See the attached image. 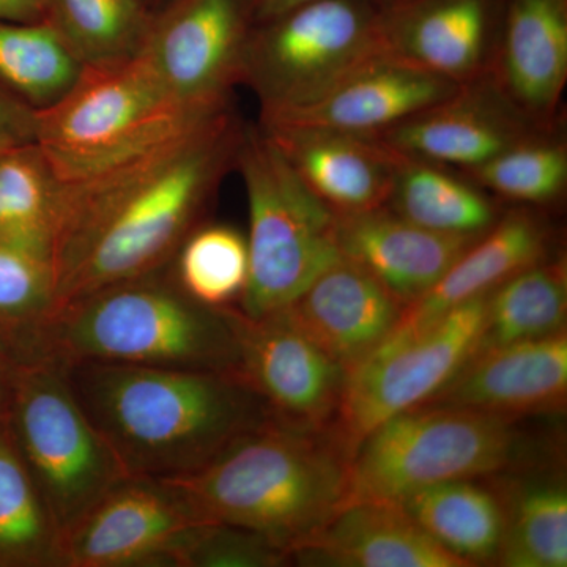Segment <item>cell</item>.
<instances>
[{
	"label": "cell",
	"mask_w": 567,
	"mask_h": 567,
	"mask_svg": "<svg viewBox=\"0 0 567 567\" xmlns=\"http://www.w3.org/2000/svg\"><path fill=\"white\" fill-rule=\"evenodd\" d=\"M404 308L374 276L341 257L281 312L347 374L385 341Z\"/></svg>",
	"instance_id": "d6986e66"
},
{
	"label": "cell",
	"mask_w": 567,
	"mask_h": 567,
	"mask_svg": "<svg viewBox=\"0 0 567 567\" xmlns=\"http://www.w3.org/2000/svg\"><path fill=\"white\" fill-rule=\"evenodd\" d=\"M62 368L128 475H192L271 417L267 405L226 372L96 361Z\"/></svg>",
	"instance_id": "7a4b0ae2"
},
{
	"label": "cell",
	"mask_w": 567,
	"mask_h": 567,
	"mask_svg": "<svg viewBox=\"0 0 567 567\" xmlns=\"http://www.w3.org/2000/svg\"><path fill=\"white\" fill-rule=\"evenodd\" d=\"M488 80L533 125L559 128L567 84V0H502Z\"/></svg>",
	"instance_id": "9a60e30c"
},
{
	"label": "cell",
	"mask_w": 567,
	"mask_h": 567,
	"mask_svg": "<svg viewBox=\"0 0 567 567\" xmlns=\"http://www.w3.org/2000/svg\"><path fill=\"white\" fill-rule=\"evenodd\" d=\"M385 207L425 229L466 237L486 233L503 212L461 171L401 153Z\"/></svg>",
	"instance_id": "d4e9b609"
},
{
	"label": "cell",
	"mask_w": 567,
	"mask_h": 567,
	"mask_svg": "<svg viewBox=\"0 0 567 567\" xmlns=\"http://www.w3.org/2000/svg\"><path fill=\"white\" fill-rule=\"evenodd\" d=\"M35 360L200 369L234 374L229 311L208 308L162 270L111 284L55 309L35 336Z\"/></svg>",
	"instance_id": "277c9868"
},
{
	"label": "cell",
	"mask_w": 567,
	"mask_h": 567,
	"mask_svg": "<svg viewBox=\"0 0 567 567\" xmlns=\"http://www.w3.org/2000/svg\"><path fill=\"white\" fill-rule=\"evenodd\" d=\"M505 503V536L496 561L506 567H566L565 484L536 481Z\"/></svg>",
	"instance_id": "d6a6232c"
},
{
	"label": "cell",
	"mask_w": 567,
	"mask_h": 567,
	"mask_svg": "<svg viewBox=\"0 0 567 567\" xmlns=\"http://www.w3.org/2000/svg\"><path fill=\"white\" fill-rule=\"evenodd\" d=\"M164 2H167V0H147L148 6H151L153 10L162 7Z\"/></svg>",
	"instance_id": "ab89813d"
},
{
	"label": "cell",
	"mask_w": 567,
	"mask_h": 567,
	"mask_svg": "<svg viewBox=\"0 0 567 567\" xmlns=\"http://www.w3.org/2000/svg\"><path fill=\"white\" fill-rule=\"evenodd\" d=\"M306 2H312V0H254V21L259 24V22L270 20L276 14ZM375 2L386 3L391 0H375Z\"/></svg>",
	"instance_id": "f35d334b"
},
{
	"label": "cell",
	"mask_w": 567,
	"mask_h": 567,
	"mask_svg": "<svg viewBox=\"0 0 567 567\" xmlns=\"http://www.w3.org/2000/svg\"><path fill=\"white\" fill-rule=\"evenodd\" d=\"M567 260L555 252L529 265L486 297V319L476 350L546 338L566 330Z\"/></svg>",
	"instance_id": "4316f807"
},
{
	"label": "cell",
	"mask_w": 567,
	"mask_h": 567,
	"mask_svg": "<svg viewBox=\"0 0 567 567\" xmlns=\"http://www.w3.org/2000/svg\"><path fill=\"white\" fill-rule=\"evenodd\" d=\"M292 558L342 567H468L432 539L398 503L344 505Z\"/></svg>",
	"instance_id": "7402d4cb"
},
{
	"label": "cell",
	"mask_w": 567,
	"mask_h": 567,
	"mask_svg": "<svg viewBox=\"0 0 567 567\" xmlns=\"http://www.w3.org/2000/svg\"><path fill=\"white\" fill-rule=\"evenodd\" d=\"M196 517L174 484L128 475L63 535L62 567L173 566Z\"/></svg>",
	"instance_id": "4fadbf2b"
},
{
	"label": "cell",
	"mask_w": 567,
	"mask_h": 567,
	"mask_svg": "<svg viewBox=\"0 0 567 567\" xmlns=\"http://www.w3.org/2000/svg\"><path fill=\"white\" fill-rule=\"evenodd\" d=\"M147 0H48V18L84 66L132 61L147 40Z\"/></svg>",
	"instance_id": "f546056e"
},
{
	"label": "cell",
	"mask_w": 567,
	"mask_h": 567,
	"mask_svg": "<svg viewBox=\"0 0 567 567\" xmlns=\"http://www.w3.org/2000/svg\"><path fill=\"white\" fill-rule=\"evenodd\" d=\"M486 297L424 323H398L391 334L346 374L328 434L352 458L358 445L399 413L427 404L480 346Z\"/></svg>",
	"instance_id": "30bf717a"
},
{
	"label": "cell",
	"mask_w": 567,
	"mask_h": 567,
	"mask_svg": "<svg viewBox=\"0 0 567 567\" xmlns=\"http://www.w3.org/2000/svg\"><path fill=\"white\" fill-rule=\"evenodd\" d=\"M37 141V111L0 89V148Z\"/></svg>",
	"instance_id": "d590c367"
},
{
	"label": "cell",
	"mask_w": 567,
	"mask_h": 567,
	"mask_svg": "<svg viewBox=\"0 0 567 567\" xmlns=\"http://www.w3.org/2000/svg\"><path fill=\"white\" fill-rule=\"evenodd\" d=\"M47 18L48 0H0V20L39 22Z\"/></svg>",
	"instance_id": "74e56055"
},
{
	"label": "cell",
	"mask_w": 567,
	"mask_h": 567,
	"mask_svg": "<svg viewBox=\"0 0 567 567\" xmlns=\"http://www.w3.org/2000/svg\"><path fill=\"white\" fill-rule=\"evenodd\" d=\"M257 125L336 216L385 207L399 153L382 141L309 126Z\"/></svg>",
	"instance_id": "ffe728a7"
},
{
	"label": "cell",
	"mask_w": 567,
	"mask_h": 567,
	"mask_svg": "<svg viewBox=\"0 0 567 567\" xmlns=\"http://www.w3.org/2000/svg\"><path fill=\"white\" fill-rule=\"evenodd\" d=\"M398 505L466 566L496 561L506 528V503L477 480L432 484Z\"/></svg>",
	"instance_id": "cb8c5ba5"
},
{
	"label": "cell",
	"mask_w": 567,
	"mask_h": 567,
	"mask_svg": "<svg viewBox=\"0 0 567 567\" xmlns=\"http://www.w3.org/2000/svg\"><path fill=\"white\" fill-rule=\"evenodd\" d=\"M502 0H391L388 54L435 76L466 84L487 76Z\"/></svg>",
	"instance_id": "e0dca14e"
},
{
	"label": "cell",
	"mask_w": 567,
	"mask_h": 567,
	"mask_svg": "<svg viewBox=\"0 0 567 567\" xmlns=\"http://www.w3.org/2000/svg\"><path fill=\"white\" fill-rule=\"evenodd\" d=\"M84 65L50 21L0 20V89L35 111L52 106Z\"/></svg>",
	"instance_id": "f1b7e54d"
},
{
	"label": "cell",
	"mask_w": 567,
	"mask_h": 567,
	"mask_svg": "<svg viewBox=\"0 0 567 567\" xmlns=\"http://www.w3.org/2000/svg\"><path fill=\"white\" fill-rule=\"evenodd\" d=\"M254 0H167L153 10L140 58L175 103L216 112L241 85Z\"/></svg>",
	"instance_id": "8fae6325"
},
{
	"label": "cell",
	"mask_w": 567,
	"mask_h": 567,
	"mask_svg": "<svg viewBox=\"0 0 567 567\" xmlns=\"http://www.w3.org/2000/svg\"><path fill=\"white\" fill-rule=\"evenodd\" d=\"M554 230L540 208L513 205L480 235L439 282L406 305L398 323H424L484 297L529 265L555 254Z\"/></svg>",
	"instance_id": "603a6c76"
},
{
	"label": "cell",
	"mask_w": 567,
	"mask_h": 567,
	"mask_svg": "<svg viewBox=\"0 0 567 567\" xmlns=\"http://www.w3.org/2000/svg\"><path fill=\"white\" fill-rule=\"evenodd\" d=\"M171 268L194 300L213 309L233 308L248 286L246 235L227 224L203 223L183 241Z\"/></svg>",
	"instance_id": "1f68e13d"
},
{
	"label": "cell",
	"mask_w": 567,
	"mask_h": 567,
	"mask_svg": "<svg viewBox=\"0 0 567 567\" xmlns=\"http://www.w3.org/2000/svg\"><path fill=\"white\" fill-rule=\"evenodd\" d=\"M52 308L51 265L0 245V342L22 364L35 361V336Z\"/></svg>",
	"instance_id": "836d02e7"
},
{
	"label": "cell",
	"mask_w": 567,
	"mask_h": 567,
	"mask_svg": "<svg viewBox=\"0 0 567 567\" xmlns=\"http://www.w3.org/2000/svg\"><path fill=\"white\" fill-rule=\"evenodd\" d=\"M349 462L328 432L271 416L203 468L166 481L199 520L248 529L292 558L342 506Z\"/></svg>",
	"instance_id": "3957f363"
},
{
	"label": "cell",
	"mask_w": 567,
	"mask_h": 567,
	"mask_svg": "<svg viewBox=\"0 0 567 567\" xmlns=\"http://www.w3.org/2000/svg\"><path fill=\"white\" fill-rule=\"evenodd\" d=\"M227 311L235 336V379L276 420L328 432L341 401L346 369L281 311L264 317L245 316L235 306Z\"/></svg>",
	"instance_id": "7c38bea8"
},
{
	"label": "cell",
	"mask_w": 567,
	"mask_h": 567,
	"mask_svg": "<svg viewBox=\"0 0 567 567\" xmlns=\"http://www.w3.org/2000/svg\"><path fill=\"white\" fill-rule=\"evenodd\" d=\"M62 188L37 142L0 148V245L50 262Z\"/></svg>",
	"instance_id": "484cf974"
},
{
	"label": "cell",
	"mask_w": 567,
	"mask_h": 567,
	"mask_svg": "<svg viewBox=\"0 0 567 567\" xmlns=\"http://www.w3.org/2000/svg\"><path fill=\"white\" fill-rule=\"evenodd\" d=\"M539 132L547 130L527 121L484 76L374 137L410 158L465 171Z\"/></svg>",
	"instance_id": "5bb4252c"
},
{
	"label": "cell",
	"mask_w": 567,
	"mask_h": 567,
	"mask_svg": "<svg viewBox=\"0 0 567 567\" xmlns=\"http://www.w3.org/2000/svg\"><path fill=\"white\" fill-rule=\"evenodd\" d=\"M245 125L230 106L147 151L63 182L50 256L51 312L173 262L235 169Z\"/></svg>",
	"instance_id": "6da1fadb"
},
{
	"label": "cell",
	"mask_w": 567,
	"mask_h": 567,
	"mask_svg": "<svg viewBox=\"0 0 567 567\" xmlns=\"http://www.w3.org/2000/svg\"><path fill=\"white\" fill-rule=\"evenodd\" d=\"M21 365V361L0 342V420L10 415Z\"/></svg>",
	"instance_id": "8d00e7d4"
},
{
	"label": "cell",
	"mask_w": 567,
	"mask_h": 567,
	"mask_svg": "<svg viewBox=\"0 0 567 567\" xmlns=\"http://www.w3.org/2000/svg\"><path fill=\"white\" fill-rule=\"evenodd\" d=\"M514 421L454 405L425 404L399 413L354 450L342 506L399 503L432 484L503 472L520 445Z\"/></svg>",
	"instance_id": "8992f818"
},
{
	"label": "cell",
	"mask_w": 567,
	"mask_h": 567,
	"mask_svg": "<svg viewBox=\"0 0 567 567\" xmlns=\"http://www.w3.org/2000/svg\"><path fill=\"white\" fill-rule=\"evenodd\" d=\"M221 111L197 112L175 103L137 55L84 66L65 96L37 111L35 142L59 178L70 182L147 151Z\"/></svg>",
	"instance_id": "52a82bcc"
},
{
	"label": "cell",
	"mask_w": 567,
	"mask_h": 567,
	"mask_svg": "<svg viewBox=\"0 0 567 567\" xmlns=\"http://www.w3.org/2000/svg\"><path fill=\"white\" fill-rule=\"evenodd\" d=\"M477 237L435 233L388 207L338 216L341 256L374 276L404 306L427 293Z\"/></svg>",
	"instance_id": "44dd1931"
},
{
	"label": "cell",
	"mask_w": 567,
	"mask_h": 567,
	"mask_svg": "<svg viewBox=\"0 0 567 567\" xmlns=\"http://www.w3.org/2000/svg\"><path fill=\"white\" fill-rule=\"evenodd\" d=\"M0 567H62L61 535L0 420Z\"/></svg>",
	"instance_id": "83f0119b"
},
{
	"label": "cell",
	"mask_w": 567,
	"mask_h": 567,
	"mask_svg": "<svg viewBox=\"0 0 567 567\" xmlns=\"http://www.w3.org/2000/svg\"><path fill=\"white\" fill-rule=\"evenodd\" d=\"M561 130L533 134L461 173L495 199L543 210L558 204L567 189V142Z\"/></svg>",
	"instance_id": "4dcf8cb0"
},
{
	"label": "cell",
	"mask_w": 567,
	"mask_h": 567,
	"mask_svg": "<svg viewBox=\"0 0 567 567\" xmlns=\"http://www.w3.org/2000/svg\"><path fill=\"white\" fill-rule=\"evenodd\" d=\"M9 424L61 540L128 476L74 398L61 364L21 365Z\"/></svg>",
	"instance_id": "9c48e42d"
},
{
	"label": "cell",
	"mask_w": 567,
	"mask_h": 567,
	"mask_svg": "<svg viewBox=\"0 0 567 567\" xmlns=\"http://www.w3.org/2000/svg\"><path fill=\"white\" fill-rule=\"evenodd\" d=\"M386 3L312 0L254 24L241 85L259 100L260 114L316 102L353 71L388 54Z\"/></svg>",
	"instance_id": "ba28073f"
},
{
	"label": "cell",
	"mask_w": 567,
	"mask_h": 567,
	"mask_svg": "<svg viewBox=\"0 0 567 567\" xmlns=\"http://www.w3.org/2000/svg\"><path fill=\"white\" fill-rule=\"evenodd\" d=\"M235 169L248 199V317L282 311L341 259L338 216L309 192L259 125H245Z\"/></svg>",
	"instance_id": "5b68a950"
},
{
	"label": "cell",
	"mask_w": 567,
	"mask_h": 567,
	"mask_svg": "<svg viewBox=\"0 0 567 567\" xmlns=\"http://www.w3.org/2000/svg\"><path fill=\"white\" fill-rule=\"evenodd\" d=\"M462 84L380 55L339 81L316 102L297 110L260 114L265 126H309L379 136L456 93Z\"/></svg>",
	"instance_id": "2e32d148"
},
{
	"label": "cell",
	"mask_w": 567,
	"mask_h": 567,
	"mask_svg": "<svg viewBox=\"0 0 567 567\" xmlns=\"http://www.w3.org/2000/svg\"><path fill=\"white\" fill-rule=\"evenodd\" d=\"M566 401L565 330L546 338L476 350L427 404L464 406L517 420L561 412Z\"/></svg>",
	"instance_id": "ac0fdd59"
},
{
	"label": "cell",
	"mask_w": 567,
	"mask_h": 567,
	"mask_svg": "<svg viewBox=\"0 0 567 567\" xmlns=\"http://www.w3.org/2000/svg\"><path fill=\"white\" fill-rule=\"evenodd\" d=\"M289 555L270 540L223 524L194 525L175 550L174 567H270L284 565Z\"/></svg>",
	"instance_id": "e575fe53"
}]
</instances>
